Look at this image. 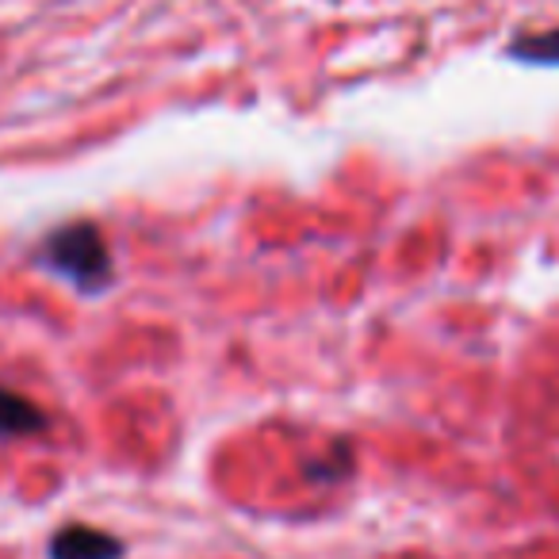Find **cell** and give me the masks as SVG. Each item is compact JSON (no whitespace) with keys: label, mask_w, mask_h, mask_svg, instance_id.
I'll return each mask as SVG.
<instances>
[{"label":"cell","mask_w":559,"mask_h":559,"mask_svg":"<svg viewBox=\"0 0 559 559\" xmlns=\"http://www.w3.org/2000/svg\"><path fill=\"white\" fill-rule=\"evenodd\" d=\"M513 58L521 62H536V66H559V32H548V35H533V39H521L513 43L510 50Z\"/></svg>","instance_id":"cell-4"},{"label":"cell","mask_w":559,"mask_h":559,"mask_svg":"<svg viewBox=\"0 0 559 559\" xmlns=\"http://www.w3.org/2000/svg\"><path fill=\"white\" fill-rule=\"evenodd\" d=\"M50 559H123V540L93 525H66L50 536Z\"/></svg>","instance_id":"cell-2"},{"label":"cell","mask_w":559,"mask_h":559,"mask_svg":"<svg viewBox=\"0 0 559 559\" xmlns=\"http://www.w3.org/2000/svg\"><path fill=\"white\" fill-rule=\"evenodd\" d=\"M43 261L78 284L81 292H104L111 284V253L93 223H70L43 241Z\"/></svg>","instance_id":"cell-1"},{"label":"cell","mask_w":559,"mask_h":559,"mask_svg":"<svg viewBox=\"0 0 559 559\" xmlns=\"http://www.w3.org/2000/svg\"><path fill=\"white\" fill-rule=\"evenodd\" d=\"M47 429V414L20 391L0 388V437H32Z\"/></svg>","instance_id":"cell-3"}]
</instances>
